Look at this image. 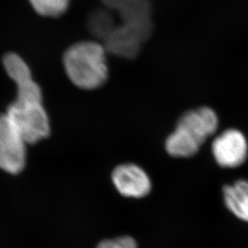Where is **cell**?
Segmentation results:
<instances>
[{"mask_svg":"<svg viewBox=\"0 0 248 248\" xmlns=\"http://www.w3.org/2000/svg\"><path fill=\"white\" fill-rule=\"evenodd\" d=\"M107 53L103 44L97 41H82L69 47L63 63L72 83L86 91L103 86L108 78Z\"/></svg>","mask_w":248,"mask_h":248,"instance_id":"cell-1","label":"cell"},{"mask_svg":"<svg viewBox=\"0 0 248 248\" xmlns=\"http://www.w3.org/2000/svg\"><path fill=\"white\" fill-rule=\"evenodd\" d=\"M217 126L218 119L211 108L188 110L180 118L174 131L168 137L165 149L173 157H191L215 133Z\"/></svg>","mask_w":248,"mask_h":248,"instance_id":"cell-2","label":"cell"},{"mask_svg":"<svg viewBox=\"0 0 248 248\" xmlns=\"http://www.w3.org/2000/svg\"><path fill=\"white\" fill-rule=\"evenodd\" d=\"M6 115L26 143H36L48 137L50 125L42 102L16 100Z\"/></svg>","mask_w":248,"mask_h":248,"instance_id":"cell-3","label":"cell"},{"mask_svg":"<svg viewBox=\"0 0 248 248\" xmlns=\"http://www.w3.org/2000/svg\"><path fill=\"white\" fill-rule=\"evenodd\" d=\"M153 23H118L112 33L103 42L108 53L120 58H136L141 47L150 37Z\"/></svg>","mask_w":248,"mask_h":248,"instance_id":"cell-4","label":"cell"},{"mask_svg":"<svg viewBox=\"0 0 248 248\" xmlns=\"http://www.w3.org/2000/svg\"><path fill=\"white\" fill-rule=\"evenodd\" d=\"M26 142L6 114L0 115V170L17 174L26 164Z\"/></svg>","mask_w":248,"mask_h":248,"instance_id":"cell-5","label":"cell"},{"mask_svg":"<svg viewBox=\"0 0 248 248\" xmlns=\"http://www.w3.org/2000/svg\"><path fill=\"white\" fill-rule=\"evenodd\" d=\"M248 152L246 138L236 129L226 130L212 143L214 157L222 167H239L245 162Z\"/></svg>","mask_w":248,"mask_h":248,"instance_id":"cell-6","label":"cell"},{"mask_svg":"<svg viewBox=\"0 0 248 248\" xmlns=\"http://www.w3.org/2000/svg\"><path fill=\"white\" fill-rule=\"evenodd\" d=\"M111 178L120 194L127 198H143L152 188L148 175L142 168L134 164L119 165L113 171Z\"/></svg>","mask_w":248,"mask_h":248,"instance_id":"cell-7","label":"cell"},{"mask_svg":"<svg viewBox=\"0 0 248 248\" xmlns=\"http://www.w3.org/2000/svg\"><path fill=\"white\" fill-rule=\"evenodd\" d=\"M104 7L117 15L121 23L151 22L149 0H102Z\"/></svg>","mask_w":248,"mask_h":248,"instance_id":"cell-8","label":"cell"},{"mask_svg":"<svg viewBox=\"0 0 248 248\" xmlns=\"http://www.w3.org/2000/svg\"><path fill=\"white\" fill-rule=\"evenodd\" d=\"M223 197L227 207L239 219L248 222V182L240 180L225 186Z\"/></svg>","mask_w":248,"mask_h":248,"instance_id":"cell-9","label":"cell"},{"mask_svg":"<svg viewBox=\"0 0 248 248\" xmlns=\"http://www.w3.org/2000/svg\"><path fill=\"white\" fill-rule=\"evenodd\" d=\"M115 13L107 7L98 8L91 12L87 19V28L91 35L104 42L117 26Z\"/></svg>","mask_w":248,"mask_h":248,"instance_id":"cell-10","label":"cell"},{"mask_svg":"<svg viewBox=\"0 0 248 248\" xmlns=\"http://www.w3.org/2000/svg\"><path fill=\"white\" fill-rule=\"evenodd\" d=\"M3 65L8 76L16 85L32 79L31 70L28 64L16 53H8L5 56Z\"/></svg>","mask_w":248,"mask_h":248,"instance_id":"cell-11","label":"cell"},{"mask_svg":"<svg viewBox=\"0 0 248 248\" xmlns=\"http://www.w3.org/2000/svg\"><path fill=\"white\" fill-rule=\"evenodd\" d=\"M39 15L46 17H59L66 12L70 0H29Z\"/></svg>","mask_w":248,"mask_h":248,"instance_id":"cell-12","label":"cell"},{"mask_svg":"<svg viewBox=\"0 0 248 248\" xmlns=\"http://www.w3.org/2000/svg\"><path fill=\"white\" fill-rule=\"evenodd\" d=\"M96 248H138L135 239L130 236H122L101 242Z\"/></svg>","mask_w":248,"mask_h":248,"instance_id":"cell-13","label":"cell"}]
</instances>
